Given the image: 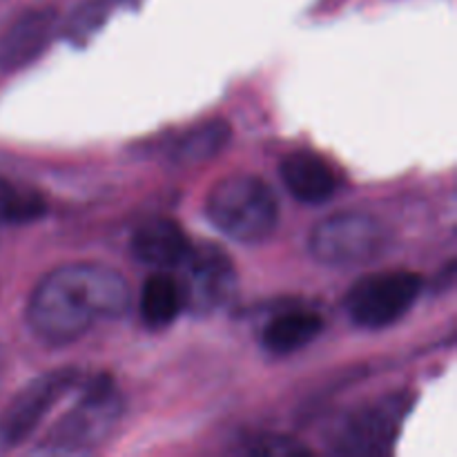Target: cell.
Segmentation results:
<instances>
[{
    "label": "cell",
    "instance_id": "obj_1",
    "mask_svg": "<svg viewBox=\"0 0 457 457\" xmlns=\"http://www.w3.org/2000/svg\"><path fill=\"white\" fill-rule=\"evenodd\" d=\"M132 306L120 272L101 263H70L38 281L27 306L31 330L47 344H70L103 320H119Z\"/></svg>",
    "mask_w": 457,
    "mask_h": 457
},
{
    "label": "cell",
    "instance_id": "obj_2",
    "mask_svg": "<svg viewBox=\"0 0 457 457\" xmlns=\"http://www.w3.org/2000/svg\"><path fill=\"white\" fill-rule=\"evenodd\" d=\"M205 214L219 232L239 244H262L279 223V204L263 179L230 174L210 190Z\"/></svg>",
    "mask_w": 457,
    "mask_h": 457
},
{
    "label": "cell",
    "instance_id": "obj_3",
    "mask_svg": "<svg viewBox=\"0 0 457 457\" xmlns=\"http://www.w3.org/2000/svg\"><path fill=\"white\" fill-rule=\"evenodd\" d=\"M123 415V400L110 375H96L80 400L54 424L40 442V453H85L101 446Z\"/></svg>",
    "mask_w": 457,
    "mask_h": 457
},
{
    "label": "cell",
    "instance_id": "obj_4",
    "mask_svg": "<svg viewBox=\"0 0 457 457\" xmlns=\"http://www.w3.org/2000/svg\"><path fill=\"white\" fill-rule=\"evenodd\" d=\"M388 230L364 212H339L317 223L308 239L311 254L330 268H353L373 262L386 250Z\"/></svg>",
    "mask_w": 457,
    "mask_h": 457
},
{
    "label": "cell",
    "instance_id": "obj_5",
    "mask_svg": "<svg viewBox=\"0 0 457 457\" xmlns=\"http://www.w3.org/2000/svg\"><path fill=\"white\" fill-rule=\"evenodd\" d=\"M422 293V277L411 270H382L361 277L346 293L344 306L361 328L379 330L400 321Z\"/></svg>",
    "mask_w": 457,
    "mask_h": 457
},
{
    "label": "cell",
    "instance_id": "obj_6",
    "mask_svg": "<svg viewBox=\"0 0 457 457\" xmlns=\"http://www.w3.org/2000/svg\"><path fill=\"white\" fill-rule=\"evenodd\" d=\"M411 406H413V397L409 393H393V395L361 406L344 422L342 431L333 442V453L346 457H378L391 453Z\"/></svg>",
    "mask_w": 457,
    "mask_h": 457
},
{
    "label": "cell",
    "instance_id": "obj_7",
    "mask_svg": "<svg viewBox=\"0 0 457 457\" xmlns=\"http://www.w3.org/2000/svg\"><path fill=\"white\" fill-rule=\"evenodd\" d=\"M183 308L205 317L226 306L237 290V272L228 254L217 245H195L177 266Z\"/></svg>",
    "mask_w": 457,
    "mask_h": 457
},
{
    "label": "cell",
    "instance_id": "obj_8",
    "mask_svg": "<svg viewBox=\"0 0 457 457\" xmlns=\"http://www.w3.org/2000/svg\"><path fill=\"white\" fill-rule=\"evenodd\" d=\"M79 370L58 369L31 379L0 413V445L7 449L22 445L40 427L54 404L79 384Z\"/></svg>",
    "mask_w": 457,
    "mask_h": 457
},
{
    "label": "cell",
    "instance_id": "obj_9",
    "mask_svg": "<svg viewBox=\"0 0 457 457\" xmlns=\"http://www.w3.org/2000/svg\"><path fill=\"white\" fill-rule=\"evenodd\" d=\"M58 31L52 9H27L0 34V70L18 71L43 56Z\"/></svg>",
    "mask_w": 457,
    "mask_h": 457
},
{
    "label": "cell",
    "instance_id": "obj_10",
    "mask_svg": "<svg viewBox=\"0 0 457 457\" xmlns=\"http://www.w3.org/2000/svg\"><path fill=\"white\" fill-rule=\"evenodd\" d=\"M132 254L145 266L159 270H177L187 257L192 244L183 228L168 217H154L141 223L132 235Z\"/></svg>",
    "mask_w": 457,
    "mask_h": 457
},
{
    "label": "cell",
    "instance_id": "obj_11",
    "mask_svg": "<svg viewBox=\"0 0 457 457\" xmlns=\"http://www.w3.org/2000/svg\"><path fill=\"white\" fill-rule=\"evenodd\" d=\"M281 179L302 204H326L337 195L339 177L333 165L312 152H293L281 161Z\"/></svg>",
    "mask_w": 457,
    "mask_h": 457
},
{
    "label": "cell",
    "instance_id": "obj_12",
    "mask_svg": "<svg viewBox=\"0 0 457 457\" xmlns=\"http://www.w3.org/2000/svg\"><path fill=\"white\" fill-rule=\"evenodd\" d=\"M321 330H324V320L320 312L295 308V311L279 312L268 321L262 333V344L272 355H290L320 337Z\"/></svg>",
    "mask_w": 457,
    "mask_h": 457
},
{
    "label": "cell",
    "instance_id": "obj_13",
    "mask_svg": "<svg viewBox=\"0 0 457 457\" xmlns=\"http://www.w3.org/2000/svg\"><path fill=\"white\" fill-rule=\"evenodd\" d=\"M183 311L181 288L177 277L159 270L156 275L147 277L138 297V312L150 328H165L172 324Z\"/></svg>",
    "mask_w": 457,
    "mask_h": 457
},
{
    "label": "cell",
    "instance_id": "obj_14",
    "mask_svg": "<svg viewBox=\"0 0 457 457\" xmlns=\"http://www.w3.org/2000/svg\"><path fill=\"white\" fill-rule=\"evenodd\" d=\"M230 141V125L226 120H210V123L196 125L190 132L183 134L172 147L170 159L181 165H196L204 161L214 159Z\"/></svg>",
    "mask_w": 457,
    "mask_h": 457
},
{
    "label": "cell",
    "instance_id": "obj_15",
    "mask_svg": "<svg viewBox=\"0 0 457 457\" xmlns=\"http://www.w3.org/2000/svg\"><path fill=\"white\" fill-rule=\"evenodd\" d=\"M45 212H47V204L38 192L0 177V223L22 226V223L38 221L40 217H45Z\"/></svg>",
    "mask_w": 457,
    "mask_h": 457
},
{
    "label": "cell",
    "instance_id": "obj_16",
    "mask_svg": "<svg viewBox=\"0 0 457 457\" xmlns=\"http://www.w3.org/2000/svg\"><path fill=\"white\" fill-rule=\"evenodd\" d=\"M239 453L245 455H297V453H308L306 446H302L299 442L290 440V437L275 436V433H257L253 437H245L241 440Z\"/></svg>",
    "mask_w": 457,
    "mask_h": 457
}]
</instances>
